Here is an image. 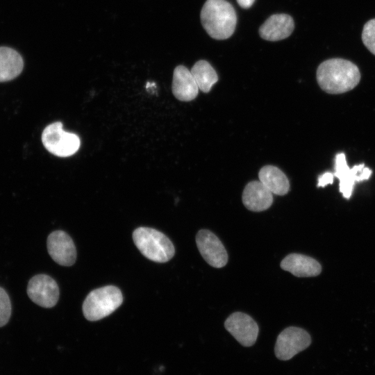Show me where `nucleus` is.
I'll use <instances>...</instances> for the list:
<instances>
[{
  "mask_svg": "<svg viewBox=\"0 0 375 375\" xmlns=\"http://www.w3.org/2000/svg\"><path fill=\"white\" fill-rule=\"evenodd\" d=\"M320 88L329 94H341L353 89L360 80L358 67L349 60L331 58L322 62L317 70Z\"/></svg>",
  "mask_w": 375,
  "mask_h": 375,
  "instance_id": "obj_1",
  "label": "nucleus"
},
{
  "mask_svg": "<svg viewBox=\"0 0 375 375\" xmlns=\"http://www.w3.org/2000/svg\"><path fill=\"white\" fill-rule=\"evenodd\" d=\"M201 24L208 35L225 40L235 31L237 17L233 6L226 0H207L201 11Z\"/></svg>",
  "mask_w": 375,
  "mask_h": 375,
  "instance_id": "obj_2",
  "label": "nucleus"
},
{
  "mask_svg": "<svg viewBox=\"0 0 375 375\" xmlns=\"http://www.w3.org/2000/svg\"><path fill=\"white\" fill-rule=\"evenodd\" d=\"M133 240L142 254L153 262H166L174 255L171 240L156 229L139 227L133 231Z\"/></svg>",
  "mask_w": 375,
  "mask_h": 375,
  "instance_id": "obj_3",
  "label": "nucleus"
},
{
  "mask_svg": "<svg viewBox=\"0 0 375 375\" xmlns=\"http://www.w3.org/2000/svg\"><path fill=\"white\" fill-rule=\"evenodd\" d=\"M122 301V294L118 288L104 286L89 293L83 304V312L88 320L97 321L113 312Z\"/></svg>",
  "mask_w": 375,
  "mask_h": 375,
  "instance_id": "obj_4",
  "label": "nucleus"
},
{
  "mask_svg": "<svg viewBox=\"0 0 375 375\" xmlns=\"http://www.w3.org/2000/svg\"><path fill=\"white\" fill-rule=\"evenodd\" d=\"M42 142L48 151L59 157L72 156L81 145L79 137L64 131L60 122L52 123L44 129Z\"/></svg>",
  "mask_w": 375,
  "mask_h": 375,
  "instance_id": "obj_5",
  "label": "nucleus"
},
{
  "mask_svg": "<svg viewBox=\"0 0 375 375\" xmlns=\"http://www.w3.org/2000/svg\"><path fill=\"white\" fill-rule=\"evenodd\" d=\"M311 344V337L304 329L289 326L281 331L277 337L274 353L281 360H288Z\"/></svg>",
  "mask_w": 375,
  "mask_h": 375,
  "instance_id": "obj_6",
  "label": "nucleus"
},
{
  "mask_svg": "<svg viewBox=\"0 0 375 375\" xmlns=\"http://www.w3.org/2000/svg\"><path fill=\"white\" fill-rule=\"evenodd\" d=\"M372 173L364 163L349 168L344 153H338L335 156L334 176L340 180V192L346 199L351 197L355 182L369 179Z\"/></svg>",
  "mask_w": 375,
  "mask_h": 375,
  "instance_id": "obj_7",
  "label": "nucleus"
},
{
  "mask_svg": "<svg viewBox=\"0 0 375 375\" xmlns=\"http://www.w3.org/2000/svg\"><path fill=\"white\" fill-rule=\"evenodd\" d=\"M27 294L37 305L49 308L57 303L59 288L56 281L51 276L47 274H38L28 281Z\"/></svg>",
  "mask_w": 375,
  "mask_h": 375,
  "instance_id": "obj_8",
  "label": "nucleus"
},
{
  "mask_svg": "<svg viewBox=\"0 0 375 375\" xmlns=\"http://www.w3.org/2000/svg\"><path fill=\"white\" fill-rule=\"evenodd\" d=\"M224 326L244 347H251L256 342L259 332L258 326L249 315L244 312L232 313L226 319Z\"/></svg>",
  "mask_w": 375,
  "mask_h": 375,
  "instance_id": "obj_9",
  "label": "nucleus"
},
{
  "mask_svg": "<svg viewBox=\"0 0 375 375\" xmlns=\"http://www.w3.org/2000/svg\"><path fill=\"white\" fill-rule=\"evenodd\" d=\"M196 243L201 256L210 265L221 268L226 265L227 252L220 240L211 231L200 230L196 236Z\"/></svg>",
  "mask_w": 375,
  "mask_h": 375,
  "instance_id": "obj_10",
  "label": "nucleus"
},
{
  "mask_svg": "<svg viewBox=\"0 0 375 375\" xmlns=\"http://www.w3.org/2000/svg\"><path fill=\"white\" fill-rule=\"evenodd\" d=\"M48 252L51 258L62 266L72 265L76 258L74 243L68 234L56 231L49 234L47 240Z\"/></svg>",
  "mask_w": 375,
  "mask_h": 375,
  "instance_id": "obj_11",
  "label": "nucleus"
},
{
  "mask_svg": "<svg viewBox=\"0 0 375 375\" xmlns=\"http://www.w3.org/2000/svg\"><path fill=\"white\" fill-rule=\"evenodd\" d=\"M294 28V20L287 14L270 16L260 27L262 38L268 41H278L289 37Z\"/></svg>",
  "mask_w": 375,
  "mask_h": 375,
  "instance_id": "obj_12",
  "label": "nucleus"
},
{
  "mask_svg": "<svg viewBox=\"0 0 375 375\" xmlns=\"http://www.w3.org/2000/svg\"><path fill=\"white\" fill-rule=\"evenodd\" d=\"M272 194L260 181H251L246 185L243 190L242 202L251 211H263L272 206Z\"/></svg>",
  "mask_w": 375,
  "mask_h": 375,
  "instance_id": "obj_13",
  "label": "nucleus"
},
{
  "mask_svg": "<svg viewBox=\"0 0 375 375\" xmlns=\"http://www.w3.org/2000/svg\"><path fill=\"white\" fill-rule=\"evenodd\" d=\"M172 88L174 97L182 101L195 99L199 90L191 72L183 65L174 69Z\"/></svg>",
  "mask_w": 375,
  "mask_h": 375,
  "instance_id": "obj_14",
  "label": "nucleus"
},
{
  "mask_svg": "<svg viewBox=\"0 0 375 375\" xmlns=\"http://www.w3.org/2000/svg\"><path fill=\"white\" fill-rule=\"evenodd\" d=\"M280 265L283 269L298 277L315 276L322 271V267L316 260L300 253L288 255Z\"/></svg>",
  "mask_w": 375,
  "mask_h": 375,
  "instance_id": "obj_15",
  "label": "nucleus"
},
{
  "mask_svg": "<svg viewBox=\"0 0 375 375\" xmlns=\"http://www.w3.org/2000/svg\"><path fill=\"white\" fill-rule=\"evenodd\" d=\"M259 181L272 193L285 195L290 190V182L285 174L277 167L266 165L258 173Z\"/></svg>",
  "mask_w": 375,
  "mask_h": 375,
  "instance_id": "obj_16",
  "label": "nucleus"
},
{
  "mask_svg": "<svg viewBox=\"0 0 375 375\" xmlns=\"http://www.w3.org/2000/svg\"><path fill=\"white\" fill-rule=\"evenodd\" d=\"M24 62L22 56L14 49L0 47V82L16 78L22 71Z\"/></svg>",
  "mask_w": 375,
  "mask_h": 375,
  "instance_id": "obj_17",
  "label": "nucleus"
},
{
  "mask_svg": "<svg viewBox=\"0 0 375 375\" xmlns=\"http://www.w3.org/2000/svg\"><path fill=\"white\" fill-rule=\"evenodd\" d=\"M193 75L199 89L208 92L212 86L218 81V76L211 65L204 60L197 61L192 67Z\"/></svg>",
  "mask_w": 375,
  "mask_h": 375,
  "instance_id": "obj_18",
  "label": "nucleus"
},
{
  "mask_svg": "<svg viewBox=\"0 0 375 375\" xmlns=\"http://www.w3.org/2000/svg\"><path fill=\"white\" fill-rule=\"evenodd\" d=\"M362 40L369 51L375 55V19L368 21L364 25Z\"/></svg>",
  "mask_w": 375,
  "mask_h": 375,
  "instance_id": "obj_19",
  "label": "nucleus"
},
{
  "mask_svg": "<svg viewBox=\"0 0 375 375\" xmlns=\"http://www.w3.org/2000/svg\"><path fill=\"white\" fill-rule=\"evenodd\" d=\"M11 302L6 291L0 287V327L6 325L11 315Z\"/></svg>",
  "mask_w": 375,
  "mask_h": 375,
  "instance_id": "obj_20",
  "label": "nucleus"
},
{
  "mask_svg": "<svg viewBox=\"0 0 375 375\" xmlns=\"http://www.w3.org/2000/svg\"><path fill=\"white\" fill-rule=\"evenodd\" d=\"M334 174L331 172H325L318 178L317 187H324L328 184H332L333 182Z\"/></svg>",
  "mask_w": 375,
  "mask_h": 375,
  "instance_id": "obj_21",
  "label": "nucleus"
},
{
  "mask_svg": "<svg viewBox=\"0 0 375 375\" xmlns=\"http://www.w3.org/2000/svg\"><path fill=\"white\" fill-rule=\"evenodd\" d=\"M237 1L240 7L243 8H249L253 5L255 0H237Z\"/></svg>",
  "mask_w": 375,
  "mask_h": 375,
  "instance_id": "obj_22",
  "label": "nucleus"
}]
</instances>
